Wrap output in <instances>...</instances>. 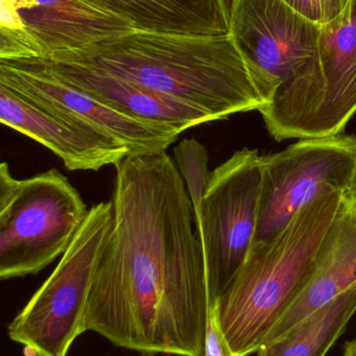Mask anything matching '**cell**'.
<instances>
[{"mask_svg":"<svg viewBox=\"0 0 356 356\" xmlns=\"http://www.w3.org/2000/svg\"><path fill=\"white\" fill-rule=\"evenodd\" d=\"M113 225L96 268L86 332L142 356H205L210 299L194 207L167 154L115 165Z\"/></svg>","mask_w":356,"mask_h":356,"instance_id":"6da1fadb","label":"cell"},{"mask_svg":"<svg viewBox=\"0 0 356 356\" xmlns=\"http://www.w3.org/2000/svg\"><path fill=\"white\" fill-rule=\"evenodd\" d=\"M45 58L123 77L207 113L215 121L269 104L229 33L135 31Z\"/></svg>","mask_w":356,"mask_h":356,"instance_id":"7a4b0ae2","label":"cell"},{"mask_svg":"<svg viewBox=\"0 0 356 356\" xmlns=\"http://www.w3.org/2000/svg\"><path fill=\"white\" fill-rule=\"evenodd\" d=\"M343 198V193H326L302 207L275 238L249 254L211 307L230 356L258 353L309 275Z\"/></svg>","mask_w":356,"mask_h":356,"instance_id":"3957f363","label":"cell"},{"mask_svg":"<svg viewBox=\"0 0 356 356\" xmlns=\"http://www.w3.org/2000/svg\"><path fill=\"white\" fill-rule=\"evenodd\" d=\"M258 112L277 142L343 134L356 113V0L321 24L311 60Z\"/></svg>","mask_w":356,"mask_h":356,"instance_id":"277c9868","label":"cell"},{"mask_svg":"<svg viewBox=\"0 0 356 356\" xmlns=\"http://www.w3.org/2000/svg\"><path fill=\"white\" fill-rule=\"evenodd\" d=\"M89 209L68 178L50 169L25 179L0 166V278L39 273L67 250Z\"/></svg>","mask_w":356,"mask_h":356,"instance_id":"5b68a950","label":"cell"},{"mask_svg":"<svg viewBox=\"0 0 356 356\" xmlns=\"http://www.w3.org/2000/svg\"><path fill=\"white\" fill-rule=\"evenodd\" d=\"M112 225V201L89 209L52 275L10 322L8 337L22 345L23 355L67 356L86 332L90 289Z\"/></svg>","mask_w":356,"mask_h":356,"instance_id":"8992f818","label":"cell"},{"mask_svg":"<svg viewBox=\"0 0 356 356\" xmlns=\"http://www.w3.org/2000/svg\"><path fill=\"white\" fill-rule=\"evenodd\" d=\"M258 150H238L209 177L194 229L202 247L210 307L226 292L252 248L263 188Z\"/></svg>","mask_w":356,"mask_h":356,"instance_id":"52a82bcc","label":"cell"},{"mask_svg":"<svg viewBox=\"0 0 356 356\" xmlns=\"http://www.w3.org/2000/svg\"><path fill=\"white\" fill-rule=\"evenodd\" d=\"M355 159V136L342 134L302 139L282 152L263 156L258 223L250 253L275 238L318 197L336 191L345 195Z\"/></svg>","mask_w":356,"mask_h":356,"instance_id":"ba28073f","label":"cell"},{"mask_svg":"<svg viewBox=\"0 0 356 356\" xmlns=\"http://www.w3.org/2000/svg\"><path fill=\"white\" fill-rule=\"evenodd\" d=\"M0 86L25 102L94 135L118 142L130 156L162 154L179 131L130 116L65 83L41 58H0Z\"/></svg>","mask_w":356,"mask_h":356,"instance_id":"9c48e42d","label":"cell"},{"mask_svg":"<svg viewBox=\"0 0 356 356\" xmlns=\"http://www.w3.org/2000/svg\"><path fill=\"white\" fill-rule=\"evenodd\" d=\"M320 31V23L284 0H240L229 25L236 47L269 104L311 60Z\"/></svg>","mask_w":356,"mask_h":356,"instance_id":"30bf717a","label":"cell"},{"mask_svg":"<svg viewBox=\"0 0 356 356\" xmlns=\"http://www.w3.org/2000/svg\"><path fill=\"white\" fill-rule=\"evenodd\" d=\"M1 29L33 43L39 58L135 31L127 19L88 0H2Z\"/></svg>","mask_w":356,"mask_h":356,"instance_id":"8fae6325","label":"cell"},{"mask_svg":"<svg viewBox=\"0 0 356 356\" xmlns=\"http://www.w3.org/2000/svg\"><path fill=\"white\" fill-rule=\"evenodd\" d=\"M355 289L356 204L344 196L309 275L263 346L284 338L309 316Z\"/></svg>","mask_w":356,"mask_h":356,"instance_id":"7c38bea8","label":"cell"},{"mask_svg":"<svg viewBox=\"0 0 356 356\" xmlns=\"http://www.w3.org/2000/svg\"><path fill=\"white\" fill-rule=\"evenodd\" d=\"M41 58L65 83L130 116L164 125L180 134L215 121L199 108L123 77L69 60Z\"/></svg>","mask_w":356,"mask_h":356,"instance_id":"4fadbf2b","label":"cell"},{"mask_svg":"<svg viewBox=\"0 0 356 356\" xmlns=\"http://www.w3.org/2000/svg\"><path fill=\"white\" fill-rule=\"evenodd\" d=\"M2 124L52 150L68 170L98 171L130 156L123 144L88 133L0 86Z\"/></svg>","mask_w":356,"mask_h":356,"instance_id":"5bb4252c","label":"cell"},{"mask_svg":"<svg viewBox=\"0 0 356 356\" xmlns=\"http://www.w3.org/2000/svg\"><path fill=\"white\" fill-rule=\"evenodd\" d=\"M129 20L137 31L226 35L229 26L217 0H88Z\"/></svg>","mask_w":356,"mask_h":356,"instance_id":"9a60e30c","label":"cell"},{"mask_svg":"<svg viewBox=\"0 0 356 356\" xmlns=\"http://www.w3.org/2000/svg\"><path fill=\"white\" fill-rule=\"evenodd\" d=\"M356 312V289L341 295L257 356H326Z\"/></svg>","mask_w":356,"mask_h":356,"instance_id":"2e32d148","label":"cell"},{"mask_svg":"<svg viewBox=\"0 0 356 356\" xmlns=\"http://www.w3.org/2000/svg\"><path fill=\"white\" fill-rule=\"evenodd\" d=\"M176 165L183 178L194 207V217L198 215L210 173L208 152L196 139H185L175 148Z\"/></svg>","mask_w":356,"mask_h":356,"instance_id":"e0dca14e","label":"cell"},{"mask_svg":"<svg viewBox=\"0 0 356 356\" xmlns=\"http://www.w3.org/2000/svg\"><path fill=\"white\" fill-rule=\"evenodd\" d=\"M205 356H230L219 332L212 307H210V313H209Z\"/></svg>","mask_w":356,"mask_h":356,"instance_id":"ac0fdd59","label":"cell"},{"mask_svg":"<svg viewBox=\"0 0 356 356\" xmlns=\"http://www.w3.org/2000/svg\"><path fill=\"white\" fill-rule=\"evenodd\" d=\"M350 0H316L320 14L321 24L330 22L344 12Z\"/></svg>","mask_w":356,"mask_h":356,"instance_id":"d6986e66","label":"cell"},{"mask_svg":"<svg viewBox=\"0 0 356 356\" xmlns=\"http://www.w3.org/2000/svg\"><path fill=\"white\" fill-rule=\"evenodd\" d=\"M284 1L291 8L300 13L302 16L321 24V14L316 0H284Z\"/></svg>","mask_w":356,"mask_h":356,"instance_id":"ffe728a7","label":"cell"},{"mask_svg":"<svg viewBox=\"0 0 356 356\" xmlns=\"http://www.w3.org/2000/svg\"><path fill=\"white\" fill-rule=\"evenodd\" d=\"M217 2L221 6L222 12H223L224 17H225L228 26H229L240 0H217Z\"/></svg>","mask_w":356,"mask_h":356,"instance_id":"44dd1931","label":"cell"},{"mask_svg":"<svg viewBox=\"0 0 356 356\" xmlns=\"http://www.w3.org/2000/svg\"><path fill=\"white\" fill-rule=\"evenodd\" d=\"M346 198L350 199L356 204V159L355 171H353V179H351L350 186L348 191L344 195Z\"/></svg>","mask_w":356,"mask_h":356,"instance_id":"7402d4cb","label":"cell"},{"mask_svg":"<svg viewBox=\"0 0 356 356\" xmlns=\"http://www.w3.org/2000/svg\"><path fill=\"white\" fill-rule=\"evenodd\" d=\"M343 356H356V341L346 343Z\"/></svg>","mask_w":356,"mask_h":356,"instance_id":"603a6c76","label":"cell"}]
</instances>
